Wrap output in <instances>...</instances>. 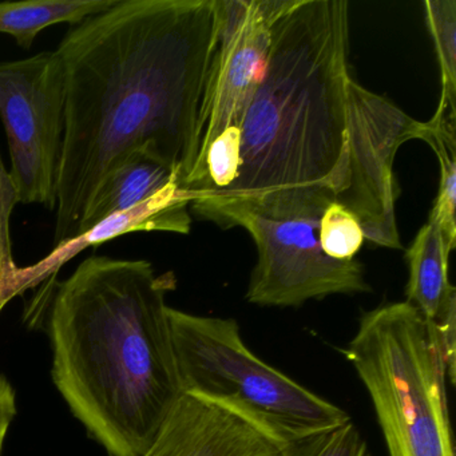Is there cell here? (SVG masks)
<instances>
[{
    "label": "cell",
    "instance_id": "6da1fadb",
    "mask_svg": "<svg viewBox=\"0 0 456 456\" xmlns=\"http://www.w3.org/2000/svg\"><path fill=\"white\" fill-rule=\"evenodd\" d=\"M220 0H116L58 46L66 77L55 245L76 236L109 170L141 151L188 183Z\"/></svg>",
    "mask_w": 456,
    "mask_h": 456
},
{
    "label": "cell",
    "instance_id": "7a4b0ae2",
    "mask_svg": "<svg viewBox=\"0 0 456 456\" xmlns=\"http://www.w3.org/2000/svg\"><path fill=\"white\" fill-rule=\"evenodd\" d=\"M175 288L172 272L106 256L53 285V381L109 456L141 455L183 395L167 317Z\"/></svg>",
    "mask_w": 456,
    "mask_h": 456
},
{
    "label": "cell",
    "instance_id": "3957f363",
    "mask_svg": "<svg viewBox=\"0 0 456 456\" xmlns=\"http://www.w3.org/2000/svg\"><path fill=\"white\" fill-rule=\"evenodd\" d=\"M346 0H287L242 117L241 165L193 204L287 200L346 186L349 12Z\"/></svg>",
    "mask_w": 456,
    "mask_h": 456
},
{
    "label": "cell",
    "instance_id": "277c9868",
    "mask_svg": "<svg viewBox=\"0 0 456 456\" xmlns=\"http://www.w3.org/2000/svg\"><path fill=\"white\" fill-rule=\"evenodd\" d=\"M346 357L370 394L389 456H455L447 372L415 306L365 312Z\"/></svg>",
    "mask_w": 456,
    "mask_h": 456
},
{
    "label": "cell",
    "instance_id": "5b68a950",
    "mask_svg": "<svg viewBox=\"0 0 456 456\" xmlns=\"http://www.w3.org/2000/svg\"><path fill=\"white\" fill-rule=\"evenodd\" d=\"M167 317L183 394L234 408L288 444L351 420L346 411L256 356L236 320L170 306Z\"/></svg>",
    "mask_w": 456,
    "mask_h": 456
},
{
    "label": "cell",
    "instance_id": "8992f818",
    "mask_svg": "<svg viewBox=\"0 0 456 456\" xmlns=\"http://www.w3.org/2000/svg\"><path fill=\"white\" fill-rule=\"evenodd\" d=\"M332 202V196H320L279 210L244 201L191 208L221 228L241 226L252 237L257 263L248 285L250 304L300 306L330 295L370 292L359 261L333 260L322 249L320 220Z\"/></svg>",
    "mask_w": 456,
    "mask_h": 456
},
{
    "label": "cell",
    "instance_id": "52a82bcc",
    "mask_svg": "<svg viewBox=\"0 0 456 456\" xmlns=\"http://www.w3.org/2000/svg\"><path fill=\"white\" fill-rule=\"evenodd\" d=\"M66 77L57 52L0 63V119L6 129L12 196L57 207L65 134Z\"/></svg>",
    "mask_w": 456,
    "mask_h": 456
},
{
    "label": "cell",
    "instance_id": "ba28073f",
    "mask_svg": "<svg viewBox=\"0 0 456 456\" xmlns=\"http://www.w3.org/2000/svg\"><path fill=\"white\" fill-rule=\"evenodd\" d=\"M348 162L346 186L338 197L359 221L365 240L378 247L402 249L395 204L399 186L394 175L397 151L410 140H420L424 122L354 79L348 82Z\"/></svg>",
    "mask_w": 456,
    "mask_h": 456
},
{
    "label": "cell",
    "instance_id": "9c48e42d",
    "mask_svg": "<svg viewBox=\"0 0 456 456\" xmlns=\"http://www.w3.org/2000/svg\"><path fill=\"white\" fill-rule=\"evenodd\" d=\"M217 46L210 63L200 114V151L186 189L194 193L204 175L213 141L240 127L271 45V28L287 0H220Z\"/></svg>",
    "mask_w": 456,
    "mask_h": 456
},
{
    "label": "cell",
    "instance_id": "30bf717a",
    "mask_svg": "<svg viewBox=\"0 0 456 456\" xmlns=\"http://www.w3.org/2000/svg\"><path fill=\"white\" fill-rule=\"evenodd\" d=\"M138 456H289V444L234 408L183 394Z\"/></svg>",
    "mask_w": 456,
    "mask_h": 456
},
{
    "label": "cell",
    "instance_id": "8fae6325",
    "mask_svg": "<svg viewBox=\"0 0 456 456\" xmlns=\"http://www.w3.org/2000/svg\"><path fill=\"white\" fill-rule=\"evenodd\" d=\"M193 193L185 188H175L159 194L156 199L101 221L89 231L55 245L49 256L26 268L2 265L0 298L7 303L12 296L57 276L63 264L89 248L100 247L125 234L134 232H172L188 234L191 217L189 209Z\"/></svg>",
    "mask_w": 456,
    "mask_h": 456
},
{
    "label": "cell",
    "instance_id": "7c38bea8",
    "mask_svg": "<svg viewBox=\"0 0 456 456\" xmlns=\"http://www.w3.org/2000/svg\"><path fill=\"white\" fill-rule=\"evenodd\" d=\"M455 249L435 221H427L405 253L408 277L405 296L428 325L442 354L448 381L455 383L456 289L448 276V261Z\"/></svg>",
    "mask_w": 456,
    "mask_h": 456
},
{
    "label": "cell",
    "instance_id": "4fadbf2b",
    "mask_svg": "<svg viewBox=\"0 0 456 456\" xmlns=\"http://www.w3.org/2000/svg\"><path fill=\"white\" fill-rule=\"evenodd\" d=\"M175 188L186 186L172 167L141 151L129 154L109 170L98 186L79 220L76 236L111 216L134 209Z\"/></svg>",
    "mask_w": 456,
    "mask_h": 456
},
{
    "label": "cell",
    "instance_id": "5bb4252c",
    "mask_svg": "<svg viewBox=\"0 0 456 456\" xmlns=\"http://www.w3.org/2000/svg\"><path fill=\"white\" fill-rule=\"evenodd\" d=\"M116 0H23L0 4V34L12 36L30 49L39 33L50 26L78 25L113 6Z\"/></svg>",
    "mask_w": 456,
    "mask_h": 456
},
{
    "label": "cell",
    "instance_id": "9a60e30c",
    "mask_svg": "<svg viewBox=\"0 0 456 456\" xmlns=\"http://www.w3.org/2000/svg\"><path fill=\"white\" fill-rule=\"evenodd\" d=\"M456 111L437 108L431 121L424 122L420 140L434 149L440 165L439 193L428 220L435 221L447 239L456 244Z\"/></svg>",
    "mask_w": 456,
    "mask_h": 456
},
{
    "label": "cell",
    "instance_id": "2e32d148",
    "mask_svg": "<svg viewBox=\"0 0 456 456\" xmlns=\"http://www.w3.org/2000/svg\"><path fill=\"white\" fill-rule=\"evenodd\" d=\"M424 9L442 73L439 106L456 111V2L426 0Z\"/></svg>",
    "mask_w": 456,
    "mask_h": 456
},
{
    "label": "cell",
    "instance_id": "e0dca14e",
    "mask_svg": "<svg viewBox=\"0 0 456 456\" xmlns=\"http://www.w3.org/2000/svg\"><path fill=\"white\" fill-rule=\"evenodd\" d=\"M241 165V130L232 126L221 133L208 149L201 183L193 193V200L202 194L228 189L236 181Z\"/></svg>",
    "mask_w": 456,
    "mask_h": 456
},
{
    "label": "cell",
    "instance_id": "ac0fdd59",
    "mask_svg": "<svg viewBox=\"0 0 456 456\" xmlns=\"http://www.w3.org/2000/svg\"><path fill=\"white\" fill-rule=\"evenodd\" d=\"M319 240L325 255L333 260H354L365 237L357 218L343 205L332 202L322 213Z\"/></svg>",
    "mask_w": 456,
    "mask_h": 456
},
{
    "label": "cell",
    "instance_id": "d6986e66",
    "mask_svg": "<svg viewBox=\"0 0 456 456\" xmlns=\"http://www.w3.org/2000/svg\"><path fill=\"white\" fill-rule=\"evenodd\" d=\"M289 456H370V453L359 429L349 420L292 443Z\"/></svg>",
    "mask_w": 456,
    "mask_h": 456
},
{
    "label": "cell",
    "instance_id": "ffe728a7",
    "mask_svg": "<svg viewBox=\"0 0 456 456\" xmlns=\"http://www.w3.org/2000/svg\"><path fill=\"white\" fill-rule=\"evenodd\" d=\"M17 415V394L6 376L0 373V456L10 426Z\"/></svg>",
    "mask_w": 456,
    "mask_h": 456
},
{
    "label": "cell",
    "instance_id": "44dd1931",
    "mask_svg": "<svg viewBox=\"0 0 456 456\" xmlns=\"http://www.w3.org/2000/svg\"><path fill=\"white\" fill-rule=\"evenodd\" d=\"M4 304L0 303V311H2V308H4Z\"/></svg>",
    "mask_w": 456,
    "mask_h": 456
}]
</instances>
